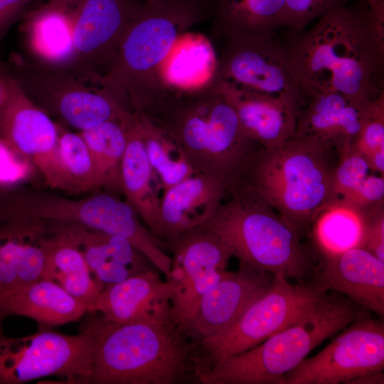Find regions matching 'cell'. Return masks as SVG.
Instances as JSON below:
<instances>
[{
	"label": "cell",
	"mask_w": 384,
	"mask_h": 384,
	"mask_svg": "<svg viewBox=\"0 0 384 384\" xmlns=\"http://www.w3.org/2000/svg\"><path fill=\"white\" fill-rule=\"evenodd\" d=\"M292 35L286 49L304 97L337 92L370 102L383 91L375 80L384 62V0L364 9L341 0Z\"/></svg>",
	"instance_id": "1"
},
{
	"label": "cell",
	"mask_w": 384,
	"mask_h": 384,
	"mask_svg": "<svg viewBox=\"0 0 384 384\" xmlns=\"http://www.w3.org/2000/svg\"><path fill=\"white\" fill-rule=\"evenodd\" d=\"M95 332L90 319L80 333L68 335L39 328L11 338L0 334V384H21L56 375L66 383L86 384L92 373Z\"/></svg>",
	"instance_id": "10"
},
{
	"label": "cell",
	"mask_w": 384,
	"mask_h": 384,
	"mask_svg": "<svg viewBox=\"0 0 384 384\" xmlns=\"http://www.w3.org/2000/svg\"><path fill=\"white\" fill-rule=\"evenodd\" d=\"M228 197L223 185L201 174L173 186L161 198L158 238L171 245L186 230L200 225Z\"/></svg>",
	"instance_id": "21"
},
{
	"label": "cell",
	"mask_w": 384,
	"mask_h": 384,
	"mask_svg": "<svg viewBox=\"0 0 384 384\" xmlns=\"http://www.w3.org/2000/svg\"><path fill=\"white\" fill-rule=\"evenodd\" d=\"M235 110L248 134L265 149L278 146L294 134L298 112L275 99L215 81Z\"/></svg>",
	"instance_id": "24"
},
{
	"label": "cell",
	"mask_w": 384,
	"mask_h": 384,
	"mask_svg": "<svg viewBox=\"0 0 384 384\" xmlns=\"http://www.w3.org/2000/svg\"><path fill=\"white\" fill-rule=\"evenodd\" d=\"M274 276L239 261L203 294L186 334L198 345L226 329L269 289Z\"/></svg>",
	"instance_id": "15"
},
{
	"label": "cell",
	"mask_w": 384,
	"mask_h": 384,
	"mask_svg": "<svg viewBox=\"0 0 384 384\" xmlns=\"http://www.w3.org/2000/svg\"><path fill=\"white\" fill-rule=\"evenodd\" d=\"M309 284L338 292L384 317V262L361 247L333 255H318Z\"/></svg>",
	"instance_id": "16"
},
{
	"label": "cell",
	"mask_w": 384,
	"mask_h": 384,
	"mask_svg": "<svg viewBox=\"0 0 384 384\" xmlns=\"http://www.w3.org/2000/svg\"><path fill=\"white\" fill-rule=\"evenodd\" d=\"M48 222L52 233L70 242L82 254L102 291L137 273L156 269L123 237L73 223Z\"/></svg>",
	"instance_id": "17"
},
{
	"label": "cell",
	"mask_w": 384,
	"mask_h": 384,
	"mask_svg": "<svg viewBox=\"0 0 384 384\" xmlns=\"http://www.w3.org/2000/svg\"><path fill=\"white\" fill-rule=\"evenodd\" d=\"M326 292L309 284H292L284 275L274 274L269 289L236 321L198 343V375L293 324Z\"/></svg>",
	"instance_id": "9"
},
{
	"label": "cell",
	"mask_w": 384,
	"mask_h": 384,
	"mask_svg": "<svg viewBox=\"0 0 384 384\" xmlns=\"http://www.w3.org/2000/svg\"><path fill=\"white\" fill-rule=\"evenodd\" d=\"M359 1L363 3L367 6H370L382 0H359Z\"/></svg>",
	"instance_id": "44"
},
{
	"label": "cell",
	"mask_w": 384,
	"mask_h": 384,
	"mask_svg": "<svg viewBox=\"0 0 384 384\" xmlns=\"http://www.w3.org/2000/svg\"><path fill=\"white\" fill-rule=\"evenodd\" d=\"M368 313L346 296L327 292L293 324L201 373L198 384H284L285 374L314 348Z\"/></svg>",
	"instance_id": "7"
},
{
	"label": "cell",
	"mask_w": 384,
	"mask_h": 384,
	"mask_svg": "<svg viewBox=\"0 0 384 384\" xmlns=\"http://www.w3.org/2000/svg\"><path fill=\"white\" fill-rule=\"evenodd\" d=\"M341 0H285L279 26L288 28L292 34L303 31L313 20L321 17Z\"/></svg>",
	"instance_id": "36"
},
{
	"label": "cell",
	"mask_w": 384,
	"mask_h": 384,
	"mask_svg": "<svg viewBox=\"0 0 384 384\" xmlns=\"http://www.w3.org/2000/svg\"><path fill=\"white\" fill-rule=\"evenodd\" d=\"M6 317L4 314L0 310V334L2 332V321L4 318Z\"/></svg>",
	"instance_id": "45"
},
{
	"label": "cell",
	"mask_w": 384,
	"mask_h": 384,
	"mask_svg": "<svg viewBox=\"0 0 384 384\" xmlns=\"http://www.w3.org/2000/svg\"><path fill=\"white\" fill-rule=\"evenodd\" d=\"M200 226L218 238L232 256L247 265L308 284L318 253L271 205L240 187Z\"/></svg>",
	"instance_id": "6"
},
{
	"label": "cell",
	"mask_w": 384,
	"mask_h": 384,
	"mask_svg": "<svg viewBox=\"0 0 384 384\" xmlns=\"http://www.w3.org/2000/svg\"><path fill=\"white\" fill-rule=\"evenodd\" d=\"M58 137V124L11 79L9 95L0 106V139L40 169L53 154Z\"/></svg>",
	"instance_id": "18"
},
{
	"label": "cell",
	"mask_w": 384,
	"mask_h": 384,
	"mask_svg": "<svg viewBox=\"0 0 384 384\" xmlns=\"http://www.w3.org/2000/svg\"><path fill=\"white\" fill-rule=\"evenodd\" d=\"M95 332L86 384H198L197 344L172 319L126 324L91 316Z\"/></svg>",
	"instance_id": "3"
},
{
	"label": "cell",
	"mask_w": 384,
	"mask_h": 384,
	"mask_svg": "<svg viewBox=\"0 0 384 384\" xmlns=\"http://www.w3.org/2000/svg\"><path fill=\"white\" fill-rule=\"evenodd\" d=\"M340 155L325 141L292 136L264 149L240 187L262 198L304 236L319 213L334 202L333 177Z\"/></svg>",
	"instance_id": "5"
},
{
	"label": "cell",
	"mask_w": 384,
	"mask_h": 384,
	"mask_svg": "<svg viewBox=\"0 0 384 384\" xmlns=\"http://www.w3.org/2000/svg\"><path fill=\"white\" fill-rule=\"evenodd\" d=\"M48 221L18 218L0 222V293L42 277Z\"/></svg>",
	"instance_id": "20"
},
{
	"label": "cell",
	"mask_w": 384,
	"mask_h": 384,
	"mask_svg": "<svg viewBox=\"0 0 384 384\" xmlns=\"http://www.w3.org/2000/svg\"><path fill=\"white\" fill-rule=\"evenodd\" d=\"M144 0H83L75 7L73 54L67 70L95 83L110 70Z\"/></svg>",
	"instance_id": "14"
},
{
	"label": "cell",
	"mask_w": 384,
	"mask_h": 384,
	"mask_svg": "<svg viewBox=\"0 0 384 384\" xmlns=\"http://www.w3.org/2000/svg\"><path fill=\"white\" fill-rule=\"evenodd\" d=\"M384 374L383 372L373 373L361 375L349 380L346 384H383Z\"/></svg>",
	"instance_id": "41"
},
{
	"label": "cell",
	"mask_w": 384,
	"mask_h": 384,
	"mask_svg": "<svg viewBox=\"0 0 384 384\" xmlns=\"http://www.w3.org/2000/svg\"><path fill=\"white\" fill-rule=\"evenodd\" d=\"M39 171L51 188L77 194L100 189L85 141L59 124L55 148Z\"/></svg>",
	"instance_id": "29"
},
{
	"label": "cell",
	"mask_w": 384,
	"mask_h": 384,
	"mask_svg": "<svg viewBox=\"0 0 384 384\" xmlns=\"http://www.w3.org/2000/svg\"><path fill=\"white\" fill-rule=\"evenodd\" d=\"M0 67L36 105L80 131L107 121L122 120L131 112L112 90L65 68L17 53L0 61Z\"/></svg>",
	"instance_id": "8"
},
{
	"label": "cell",
	"mask_w": 384,
	"mask_h": 384,
	"mask_svg": "<svg viewBox=\"0 0 384 384\" xmlns=\"http://www.w3.org/2000/svg\"><path fill=\"white\" fill-rule=\"evenodd\" d=\"M11 79L0 67V106L7 99L11 88Z\"/></svg>",
	"instance_id": "42"
},
{
	"label": "cell",
	"mask_w": 384,
	"mask_h": 384,
	"mask_svg": "<svg viewBox=\"0 0 384 384\" xmlns=\"http://www.w3.org/2000/svg\"><path fill=\"white\" fill-rule=\"evenodd\" d=\"M147 114L176 141L195 173L220 183L228 196L264 149L243 128L216 82L170 95Z\"/></svg>",
	"instance_id": "2"
},
{
	"label": "cell",
	"mask_w": 384,
	"mask_h": 384,
	"mask_svg": "<svg viewBox=\"0 0 384 384\" xmlns=\"http://www.w3.org/2000/svg\"><path fill=\"white\" fill-rule=\"evenodd\" d=\"M34 0H0V43L11 26L23 18Z\"/></svg>",
	"instance_id": "40"
},
{
	"label": "cell",
	"mask_w": 384,
	"mask_h": 384,
	"mask_svg": "<svg viewBox=\"0 0 384 384\" xmlns=\"http://www.w3.org/2000/svg\"><path fill=\"white\" fill-rule=\"evenodd\" d=\"M368 160L384 153V92L368 105L361 129L351 146Z\"/></svg>",
	"instance_id": "34"
},
{
	"label": "cell",
	"mask_w": 384,
	"mask_h": 384,
	"mask_svg": "<svg viewBox=\"0 0 384 384\" xmlns=\"http://www.w3.org/2000/svg\"><path fill=\"white\" fill-rule=\"evenodd\" d=\"M384 204L362 210L364 233L361 247L384 262Z\"/></svg>",
	"instance_id": "38"
},
{
	"label": "cell",
	"mask_w": 384,
	"mask_h": 384,
	"mask_svg": "<svg viewBox=\"0 0 384 384\" xmlns=\"http://www.w3.org/2000/svg\"><path fill=\"white\" fill-rule=\"evenodd\" d=\"M0 310L6 316L18 315L50 328L79 320L87 307L55 282L40 278L0 293Z\"/></svg>",
	"instance_id": "26"
},
{
	"label": "cell",
	"mask_w": 384,
	"mask_h": 384,
	"mask_svg": "<svg viewBox=\"0 0 384 384\" xmlns=\"http://www.w3.org/2000/svg\"><path fill=\"white\" fill-rule=\"evenodd\" d=\"M311 238L318 255H333L361 247L364 233V214L347 203L334 201L316 217Z\"/></svg>",
	"instance_id": "32"
},
{
	"label": "cell",
	"mask_w": 384,
	"mask_h": 384,
	"mask_svg": "<svg viewBox=\"0 0 384 384\" xmlns=\"http://www.w3.org/2000/svg\"><path fill=\"white\" fill-rule=\"evenodd\" d=\"M21 31L34 61L68 69L73 54L75 8L51 2L28 9Z\"/></svg>",
	"instance_id": "27"
},
{
	"label": "cell",
	"mask_w": 384,
	"mask_h": 384,
	"mask_svg": "<svg viewBox=\"0 0 384 384\" xmlns=\"http://www.w3.org/2000/svg\"><path fill=\"white\" fill-rule=\"evenodd\" d=\"M31 164L0 139V188L18 186L26 181L31 174Z\"/></svg>",
	"instance_id": "37"
},
{
	"label": "cell",
	"mask_w": 384,
	"mask_h": 384,
	"mask_svg": "<svg viewBox=\"0 0 384 384\" xmlns=\"http://www.w3.org/2000/svg\"><path fill=\"white\" fill-rule=\"evenodd\" d=\"M123 124L126 148L121 166L122 193L125 201L158 238L161 198L156 183L160 181L148 159L135 113H130Z\"/></svg>",
	"instance_id": "23"
},
{
	"label": "cell",
	"mask_w": 384,
	"mask_h": 384,
	"mask_svg": "<svg viewBox=\"0 0 384 384\" xmlns=\"http://www.w3.org/2000/svg\"><path fill=\"white\" fill-rule=\"evenodd\" d=\"M83 0H48L49 2L71 8L76 7Z\"/></svg>",
	"instance_id": "43"
},
{
	"label": "cell",
	"mask_w": 384,
	"mask_h": 384,
	"mask_svg": "<svg viewBox=\"0 0 384 384\" xmlns=\"http://www.w3.org/2000/svg\"><path fill=\"white\" fill-rule=\"evenodd\" d=\"M372 173L368 160L361 153L352 147L343 151L334 173V201L344 200Z\"/></svg>",
	"instance_id": "35"
},
{
	"label": "cell",
	"mask_w": 384,
	"mask_h": 384,
	"mask_svg": "<svg viewBox=\"0 0 384 384\" xmlns=\"http://www.w3.org/2000/svg\"><path fill=\"white\" fill-rule=\"evenodd\" d=\"M170 250L171 267L165 275L174 289L171 316L185 332L202 297L226 273L233 256L218 238L200 225L179 235Z\"/></svg>",
	"instance_id": "13"
},
{
	"label": "cell",
	"mask_w": 384,
	"mask_h": 384,
	"mask_svg": "<svg viewBox=\"0 0 384 384\" xmlns=\"http://www.w3.org/2000/svg\"><path fill=\"white\" fill-rule=\"evenodd\" d=\"M218 80L301 110L304 95L287 50L272 37L225 41Z\"/></svg>",
	"instance_id": "11"
},
{
	"label": "cell",
	"mask_w": 384,
	"mask_h": 384,
	"mask_svg": "<svg viewBox=\"0 0 384 384\" xmlns=\"http://www.w3.org/2000/svg\"><path fill=\"white\" fill-rule=\"evenodd\" d=\"M78 134L89 150L99 188L122 193L121 166L126 148L123 119L107 121Z\"/></svg>",
	"instance_id": "33"
},
{
	"label": "cell",
	"mask_w": 384,
	"mask_h": 384,
	"mask_svg": "<svg viewBox=\"0 0 384 384\" xmlns=\"http://www.w3.org/2000/svg\"><path fill=\"white\" fill-rule=\"evenodd\" d=\"M173 293L172 285L161 279L156 269H151L105 287L93 313L116 324L171 318Z\"/></svg>",
	"instance_id": "19"
},
{
	"label": "cell",
	"mask_w": 384,
	"mask_h": 384,
	"mask_svg": "<svg viewBox=\"0 0 384 384\" xmlns=\"http://www.w3.org/2000/svg\"><path fill=\"white\" fill-rule=\"evenodd\" d=\"M215 0H144L108 72L96 83L132 112H148L162 99L161 65L178 37L213 16Z\"/></svg>",
	"instance_id": "4"
},
{
	"label": "cell",
	"mask_w": 384,
	"mask_h": 384,
	"mask_svg": "<svg viewBox=\"0 0 384 384\" xmlns=\"http://www.w3.org/2000/svg\"><path fill=\"white\" fill-rule=\"evenodd\" d=\"M317 354L285 374L284 384H346L384 369V322L359 317Z\"/></svg>",
	"instance_id": "12"
},
{
	"label": "cell",
	"mask_w": 384,
	"mask_h": 384,
	"mask_svg": "<svg viewBox=\"0 0 384 384\" xmlns=\"http://www.w3.org/2000/svg\"><path fill=\"white\" fill-rule=\"evenodd\" d=\"M136 114L149 163L164 191L196 174L179 144L144 112Z\"/></svg>",
	"instance_id": "31"
},
{
	"label": "cell",
	"mask_w": 384,
	"mask_h": 384,
	"mask_svg": "<svg viewBox=\"0 0 384 384\" xmlns=\"http://www.w3.org/2000/svg\"><path fill=\"white\" fill-rule=\"evenodd\" d=\"M309 100L299 112L293 136L318 138L341 153L351 147L372 101L359 102L337 92L317 94Z\"/></svg>",
	"instance_id": "22"
},
{
	"label": "cell",
	"mask_w": 384,
	"mask_h": 384,
	"mask_svg": "<svg viewBox=\"0 0 384 384\" xmlns=\"http://www.w3.org/2000/svg\"><path fill=\"white\" fill-rule=\"evenodd\" d=\"M45 245V262L41 278L60 285L84 304L87 313H93L102 290L85 259L70 242L50 230Z\"/></svg>",
	"instance_id": "30"
},
{
	"label": "cell",
	"mask_w": 384,
	"mask_h": 384,
	"mask_svg": "<svg viewBox=\"0 0 384 384\" xmlns=\"http://www.w3.org/2000/svg\"><path fill=\"white\" fill-rule=\"evenodd\" d=\"M285 0H215L213 32L224 41L272 37Z\"/></svg>",
	"instance_id": "28"
},
{
	"label": "cell",
	"mask_w": 384,
	"mask_h": 384,
	"mask_svg": "<svg viewBox=\"0 0 384 384\" xmlns=\"http://www.w3.org/2000/svg\"><path fill=\"white\" fill-rule=\"evenodd\" d=\"M341 202L361 210L384 203V176L375 175V173L369 174Z\"/></svg>",
	"instance_id": "39"
},
{
	"label": "cell",
	"mask_w": 384,
	"mask_h": 384,
	"mask_svg": "<svg viewBox=\"0 0 384 384\" xmlns=\"http://www.w3.org/2000/svg\"><path fill=\"white\" fill-rule=\"evenodd\" d=\"M218 60L206 36L191 31L181 34L160 70V103L171 95L197 90L215 82Z\"/></svg>",
	"instance_id": "25"
}]
</instances>
